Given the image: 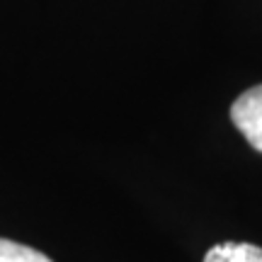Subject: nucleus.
Returning <instances> with one entry per match:
<instances>
[{
    "label": "nucleus",
    "mask_w": 262,
    "mask_h": 262,
    "mask_svg": "<svg viewBox=\"0 0 262 262\" xmlns=\"http://www.w3.org/2000/svg\"><path fill=\"white\" fill-rule=\"evenodd\" d=\"M231 119L248 143L262 153V85L245 90L231 107Z\"/></svg>",
    "instance_id": "1"
},
{
    "label": "nucleus",
    "mask_w": 262,
    "mask_h": 262,
    "mask_svg": "<svg viewBox=\"0 0 262 262\" xmlns=\"http://www.w3.org/2000/svg\"><path fill=\"white\" fill-rule=\"evenodd\" d=\"M204 262H262V248L250 243L226 241V243L214 245L206 253Z\"/></svg>",
    "instance_id": "2"
},
{
    "label": "nucleus",
    "mask_w": 262,
    "mask_h": 262,
    "mask_svg": "<svg viewBox=\"0 0 262 262\" xmlns=\"http://www.w3.org/2000/svg\"><path fill=\"white\" fill-rule=\"evenodd\" d=\"M0 262H51V260L44 253L29 248V245L0 238Z\"/></svg>",
    "instance_id": "3"
}]
</instances>
